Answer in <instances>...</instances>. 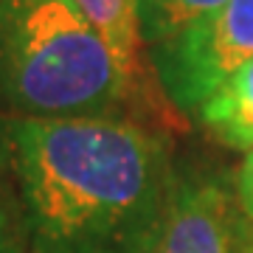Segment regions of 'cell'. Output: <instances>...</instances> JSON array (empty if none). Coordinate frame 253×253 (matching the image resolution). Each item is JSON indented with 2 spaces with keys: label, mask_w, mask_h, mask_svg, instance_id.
Segmentation results:
<instances>
[{
  "label": "cell",
  "mask_w": 253,
  "mask_h": 253,
  "mask_svg": "<svg viewBox=\"0 0 253 253\" xmlns=\"http://www.w3.org/2000/svg\"><path fill=\"white\" fill-rule=\"evenodd\" d=\"M0 161L31 253H152L177 180L166 138L124 116H0Z\"/></svg>",
  "instance_id": "6da1fadb"
},
{
  "label": "cell",
  "mask_w": 253,
  "mask_h": 253,
  "mask_svg": "<svg viewBox=\"0 0 253 253\" xmlns=\"http://www.w3.org/2000/svg\"><path fill=\"white\" fill-rule=\"evenodd\" d=\"M236 203L253 222V149L245 152V161L236 172Z\"/></svg>",
  "instance_id": "ba28073f"
},
{
  "label": "cell",
  "mask_w": 253,
  "mask_h": 253,
  "mask_svg": "<svg viewBox=\"0 0 253 253\" xmlns=\"http://www.w3.org/2000/svg\"><path fill=\"white\" fill-rule=\"evenodd\" d=\"M73 3L107 40L124 73L135 84H141L144 40H141V23H138V0H73Z\"/></svg>",
  "instance_id": "8992f818"
},
{
  "label": "cell",
  "mask_w": 253,
  "mask_h": 253,
  "mask_svg": "<svg viewBox=\"0 0 253 253\" xmlns=\"http://www.w3.org/2000/svg\"><path fill=\"white\" fill-rule=\"evenodd\" d=\"M0 253H23L17 228H14V222L6 217L3 208H0Z\"/></svg>",
  "instance_id": "9c48e42d"
},
{
  "label": "cell",
  "mask_w": 253,
  "mask_h": 253,
  "mask_svg": "<svg viewBox=\"0 0 253 253\" xmlns=\"http://www.w3.org/2000/svg\"><path fill=\"white\" fill-rule=\"evenodd\" d=\"M225 3L228 0H138L141 40L146 48H152L208 17Z\"/></svg>",
  "instance_id": "52a82bcc"
},
{
  "label": "cell",
  "mask_w": 253,
  "mask_h": 253,
  "mask_svg": "<svg viewBox=\"0 0 253 253\" xmlns=\"http://www.w3.org/2000/svg\"><path fill=\"white\" fill-rule=\"evenodd\" d=\"M251 59L253 0H228L208 17L149 48L163 96L183 113H197Z\"/></svg>",
  "instance_id": "3957f363"
},
{
  "label": "cell",
  "mask_w": 253,
  "mask_h": 253,
  "mask_svg": "<svg viewBox=\"0 0 253 253\" xmlns=\"http://www.w3.org/2000/svg\"><path fill=\"white\" fill-rule=\"evenodd\" d=\"M135 87L73 0H0L6 116H118Z\"/></svg>",
  "instance_id": "7a4b0ae2"
},
{
  "label": "cell",
  "mask_w": 253,
  "mask_h": 253,
  "mask_svg": "<svg viewBox=\"0 0 253 253\" xmlns=\"http://www.w3.org/2000/svg\"><path fill=\"white\" fill-rule=\"evenodd\" d=\"M200 124L231 149H253V59L197 110Z\"/></svg>",
  "instance_id": "5b68a950"
},
{
  "label": "cell",
  "mask_w": 253,
  "mask_h": 253,
  "mask_svg": "<svg viewBox=\"0 0 253 253\" xmlns=\"http://www.w3.org/2000/svg\"><path fill=\"white\" fill-rule=\"evenodd\" d=\"M242 208L214 177H177L152 253H236Z\"/></svg>",
  "instance_id": "277c9868"
},
{
  "label": "cell",
  "mask_w": 253,
  "mask_h": 253,
  "mask_svg": "<svg viewBox=\"0 0 253 253\" xmlns=\"http://www.w3.org/2000/svg\"><path fill=\"white\" fill-rule=\"evenodd\" d=\"M236 253H253V222L245 217V211L239 222V236H236Z\"/></svg>",
  "instance_id": "30bf717a"
}]
</instances>
